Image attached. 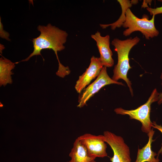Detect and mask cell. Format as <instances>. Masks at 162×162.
Wrapping results in <instances>:
<instances>
[{"label": "cell", "mask_w": 162, "mask_h": 162, "mask_svg": "<svg viewBox=\"0 0 162 162\" xmlns=\"http://www.w3.org/2000/svg\"><path fill=\"white\" fill-rule=\"evenodd\" d=\"M37 29L40 32V34L39 36L32 39L33 52L27 58L19 62L28 61L34 56L41 55V50L45 49L52 50L58 59L57 52L65 49L64 44L67 41L68 36L66 31L50 23L46 26L39 25L37 27Z\"/></svg>", "instance_id": "1"}, {"label": "cell", "mask_w": 162, "mask_h": 162, "mask_svg": "<svg viewBox=\"0 0 162 162\" xmlns=\"http://www.w3.org/2000/svg\"><path fill=\"white\" fill-rule=\"evenodd\" d=\"M140 40V39L136 36L124 40L116 38L111 43L114 46V50L118 56L117 63L115 66L112 79L116 81L120 79L124 80L127 83L132 96L133 94L132 83L127 77L128 72L132 68L129 64V55L132 48Z\"/></svg>", "instance_id": "2"}, {"label": "cell", "mask_w": 162, "mask_h": 162, "mask_svg": "<svg viewBox=\"0 0 162 162\" xmlns=\"http://www.w3.org/2000/svg\"><path fill=\"white\" fill-rule=\"evenodd\" d=\"M125 14L126 20L122 26L124 28H127L123 32L124 36H128L135 31H140L146 39L149 40L150 38L159 35V32L154 25L155 15H153L150 20L148 19V16L145 14L142 18H140L133 13L130 8L126 11Z\"/></svg>", "instance_id": "3"}, {"label": "cell", "mask_w": 162, "mask_h": 162, "mask_svg": "<svg viewBox=\"0 0 162 162\" xmlns=\"http://www.w3.org/2000/svg\"><path fill=\"white\" fill-rule=\"evenodd\" d=\"M159 94L155 88L153 91L147 101L136 109L127 110L119 107L115 109L114 111L117 114L128 115L130 119L139 121L142 124V131L148 134L151 130L152 124L150 119L151 105L153 103L158 101Z\"/></svg>", "instance_id": "4"}, {"label": "cell", "mask_w": 162, "mask_h": 162, "mask_svg": "<svg viewBox=\"0 0 162 162\" xmlns=\"http://www.w3.org/2000/svg\"><path fill=\"white\" fill-rule=\"evenodd\" d=\"M103 135L113 152L110 158L111 162H131L129 148L122 137L108 131H104Z\"/></svg>", "instance_id": "5"}, {"label": "cell", "mask_w": 162, "mask_h": 162, "mask_svg": "<svg viewBox=\"0 0 162 162\" xmlns=\"http://www.w3.org/2000/svg\"><path fill=\"white\" fill-rule=\"evenodd\" d=\"M112 84L124 86L122 82L115 81L110 78L107 74L106 67H103L96 80L84 89L83 92L79 97L77 107L81 108L86 105L88 100L101 88Z\"/></svg>", "instance_id": "6"}, {"label": "cell", "mask_w": 162, "mask_h": 162, "mask_svg": "<svg viewBox=\"0 0 162 162\" xmlns=\"http://www.w3.org/2000/svg\"><path fill=\"white\" fill-rule=\"evenodd\" d=\"M86 148L89 155L96 158L108 156L107 146L103 135L85 134L78 137Z\"/></svg>", "instance_id": "7"}, {"label": "cell", "mask_w": 162, "mask_h": 162, "mask_svg": "<svg viewBox=\"0 0 162 162\" xmlns=\"http://www.w3.org/2000/svg\"><path fill=\"white\" fill-rule=\"evenodd\" d=\"M103 67L99 58L93 56L91 58L88 67L79 76L76 82L75 88L77 92L81 93L92 80L97 77Z\"/></svg>", "instance_id": "8"}, {"label": "cell", "mask_w": 162, "mask_h": 162, "mask_svg": "<svg viewBox=\"0 0 162 162\" xmlns=\"http://www.w3.org/2000/svg\"><path fill=\"white\" fill-rule=\"evenodd\" d=\"M91 38L96 42L100 54L99 58L103 66L106 68L112 67L114 61L112 57L113 53L110 47V35L107 34L102 36L100 32L97 31L91 35Z\"/></svg>", "instance_id": "9"}, {"label": "cell", "mask_w": 162, "mask_h": 162, "mask_svg": "<svg viewBox=\"0 0 162 162\" xmlns=\"http://www.w3.org/2000/svg\"><path fill=\"white\" fill-rule=\"evenodd\" d=\"M155 131L153 129L147 134L148 140L147 143L142 148H138L136 158L134 162H160L159 158H155L156 153L152 149V144Z\"/></svg>", "instance_id": "10"}, {"label": "cell", "mask_w": 162, "mask_h": 162, "mask_svg": "<svg viewBox=\"0 0 162 162\" xmlns=\"http://www.w3.org/2000/svg\"><path fill=\"white\" fill-rule=\"evenodd\" d=\"M70 162H90L95 158L90 157L87 150L79 137L76 138L69 154Z\"/></svg>", "instance_id": "11"}, {"label": "cell", "mask_w": 162, "mask_h": 162, "mask_svg": "<svg viewBox=\"0 0 162 162\" xmlns=\"http://www.w3.org/2000/svg\"><path fill=\"white\" fill-rule=\"evenodd\" d=\"M15 63L10 60L2 57L0 58V85L5 86L8 84H11V75L14 74L12 70L15 67Z\"/></svg>", "instance_id": "12"}, {"label": "cell", "mask_w": 162, "mask_h": 162, "mask_svg": "<svg viewBox=\"0 0 162 162\" xmlns=\"http://www.w3.org/2000/svg\"><path fill=\"white\" fill-rule=\"evenodd\" d=\"M117 2L120 5L122 13L118 19L115 22L109 24H100V26L103 29L110 26L111 29L115 30L117 28H119L122 26L126 20L125 13L127 9L133 4H136L138 3V0H118Z\"/></svg>", "instance_id": "13"}, {"label": "cell", "mask_w": 162, "mask_h": 162, "mask_svg": "<svg viewBox=\"0 0 162 162\" xmlns=\"http://www.w3.org/2000/svg\"><path fill=\"white\" fill-rule=\"evenodd\" d=\"M158 1L162 2V0H159ZM146 9L151 15L155 16L158 14H162V6L154 8L148 7L146 8Z\"/></svg>", "instance_id": "14"}, {"label": "cell", "mask_w": 162, "mask_h": 162, "mask_svg": "<svg viewBox=\"0 0 162 162\" xmlns=\"http://www.w3.org/2000/svg\"><path fill=\"white\" fill-rule=\"evenodd\" d=\"M152 127L156 129L159 130L162 134V126L161 125H159L157 124L155 122H152ZM162 154V142L161 144V147L160 148L158 151L157 154V158H158V157L159 155L160 154Z\"/></svg>", "instance_id": "15"}, {"label": "cell", "mask_w": 162, "mask_h": 162, "mask_svg": "<svg viewBox=\"0 0 162 162\" xmlns=\"http://www.w3.org/2000/svg\"><path fill=\"white\" fill-rule=\"evenodd\" d=\"M1 17L0 21V37L2 38H4L6 40L10 41V39L9 38V33L4 31L3 29V26L1 22Z\"/></svg>", "instance_id": "16"}, {"label": "cell", "mask_w": 162, "mask_h": 162, "mask_svg": "<svg viewBox=\"0 0 162 162\" xmlns=\"http://www.w3.org/2000/svg\"><path fill=\"white\" fill-rule=\"evenodd\" d=\"M160 78L162 81V73L161 74ZM161 85L162 86V81L161 83ZM158 104L159 105L161 104L162 103V92L160 93H159L158 97Z\"/></svg>", "instance_id": "17"}, {"label": "cell", "mask_w": 162, "mask_h": 162, "mask_svg": "<svg viewBox=\"0 0 162 162\" xmlns=\"http://www.w3.org/2000/svg\"><path fill=\"white\" fill-rule=\"evenodd\" d=\"M90 162H97L95 161L94 160H93L92 161H91Z\"/></svg>", "instance_id": "18"}, {"label": "cell", "mask_w": 162, "mask_h": 162, "mask_svg": "<svg viewBox=\"0 0 162 162\" xmlns=\"http://www.w3.org/2000/svg\"><path fill=\"white\" fill-rule=\"evenodd\" d=\"M67 162H70V161H67Z\"/></svg>", "instance_id": "19"}]
</instances>
